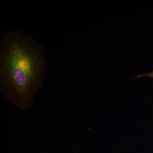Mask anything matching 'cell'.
<instances>
[{
  "label": "cell",
  "instance_id": "cell-1",
  "mask_svg": "<svg viewBox=\"0 0 153 153\" xmlns=\"http://www.w3.org/2000/svg\"><path fill=\"white\" fill-rule=\"evenodd\" d=\"M44 47L32 35L5 33L0 44V91L12 104L30 109L47 69Z\"/></svg>",
  "mask_w": 153,
  "mask_h": 153
},
{
  "label": "cell",
  "instance_id": "cell-2",
  "mask_svg": "<svg viewBox=\"0 0 153 153\" xmlns=\"http://www.w3.org/2000/svg\"><path fill=\"white\" fill-rule=\"evenodd\" d=\"M145 76H148V77H151V78H153V71L152 72L148 74H140V75H138L137 76L134 77V78H139L140 77H145Z\"/></svg>",
  "mask_w": 153,
  "mask_h": 153
}]
</instances>
